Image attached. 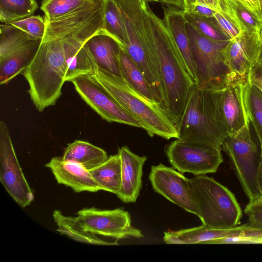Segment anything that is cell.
<instances>
[{"label":"cell","mask_w":262,"mask_h":262,"mask_svg":"<svg viewBox=\"0 0 262 262\" xmlns=\"http://www.w3.org/2000/svg\"><path fill=\"white\" fill-rule=\"evenodd\" d=\"M142 33L160 80L166 103V113L178 126L195 86L181 54L163 18L144 1Z\"/></svg>","instance_id":"6da1fadb"},{"label":"cell","mask_w":262,"mask_h":262,"mask_svg":"<svg viewBox=\"0 0 262 262\" xmlns=\"http://www.w3.org/2000/svg\"><path fill=\"white\" fill-rule=\"evenodd\" d=\"M67 72L62 38L41 41L34 58L23 72L31 99L39 112L55 104L61 95Z\"/></svg>","instance_id":"7a4b0ae2"},{"label":"cell","mask_w":262,"mask_h":262,"mask_svg":"<svg viewBox=\"0 0 262 262\" xmlns=\"http://www.w3.org/2000/svg\"><path fill=\"white\" fill-rule=\"evenodd\" d=\"M177 130L179 140L222 147L228 136L220 118L213 90L195 85Z\"/></svg>","instance_id":"3957f363"},{"label":"cell","mask_w":262,"mask_h":262,"mask_svg":"<svg viewBox=\"0 0 262 262\" xmlns=\"http://www.w3.org/2000/svg\"><path fill=\"white\" fill-rule=\"evenodd\" d=\"M116 100L142 125L150 137L166 139L178 138L176 126L168 116L156 103L135 92L122 78L99 68L92 75Z\"/></svg>","instance_id":"277c9868"},{"label":"cell","mask_w":262,"mask_h":262,"mask_svg":"<svg viewBox=\"0 0 262 262\" xmlns=\"http://www.w3.org/2000/svg\"><path fill=\"white\" fill-rule=\"evenodd\" d=\"M190 180L202 224L212 228L228 229L240 224L242 210L230 190L206 174L195 176Z\"/></svg>","instance_id":"5b68a950"},{"label":"cell","mask_w":262,"mask_h":262,"mask_svg":"<svg viewBox=\"0 0 262 262\" xmlns=\"http://www.w3.org/2000/svg\"><path fill=\"white\" fill-rule=\"evenodd\" d=\"M114 1L125 28L126 41L122 49L142 72L154 96L160 97L163 93L162 84L142 33L144 0Z\"/></svg>","instance_id":"8992f818"},{"label":"cell","mask_w":262,"mask_h":262,"mask_svg":"<svg viewBox=\"0 0 262 262\" xmlns=\"http://www.w3.org/2000/svg\"><path fill=\"white\" fill-rule=\"evenodd\" d=\"M240 184L249 202L260 199L258 173L260 163V148L254 141L250 126L235 135L228 136L222 145Z\"/></svg>","instance_id":"52a82bcc"},{"label":"cell","mask_w":262,"mask_h":262,"mask_svg":"<svg viewBox=\"0 0 262 262\" xmlns=\"http://www.w3.org/2000/svg\"><path fill=\"white\" fill-rule=\"evenodd\" d=\"M186 26L196 70L195 86L208 90L221 89L224 85L228 72L222 53L228 41L213 40L199 33L187 23Z\"/></svg>","instance_id":"ba28073f"},{"label":"cell","mask_w":262,"mask_h":262,"mask_svg":"<svg viewBox=\"0 0 262 262\" xmlns=\"http://www.w3.org/2000/svg\"><path fill=\"white\" fill-rule=\"evenodd\" d=\"M248 76L228 73L225 84L214 91L219 114L228 136L250 126L248 105Z\"/></svg>","instance_id":"9c48e42d"},{"label":"cell","mask_w":262,"mask_h":262,"mask_svg":"<svg viewBox=\"0 0 262 262\" xmlns=\"http://www.w3.org/2000/svg\"><path fill=\"white\" fill-rule=\"evenodd\" d=\"M222 150V147L177 139L167 146L165 152L174 169L199 176L216 172L223 161Z\"/></svg>","instance_id":"30bf717a"},{"label":"cell","mask_w":262,"mask_h":262,"mask_svg":"<svg viewBox=\"0 0 262 262\" xmlns=\"http://www.w3.org/2000/svg\"><path fill=\"white\" fill-rule=\"evenodd\" d=\"M70 82L83 101L103 119L109 122L142 128L141 123L125 110L92 75H80Z\"/></svg>","instance_id":"8fae6325"},{"label":"cell","mask_w":262,"mask_h":262,"mask_svg":"<svg viewBox=\"0 0 262 262\" xmlns=\"http://www.w3.org/2000/svg\"><path fill=\"white\" fill-rule=\"evenodd\" d=\"M76 214L77 221L83 229L100 237L104 236L118 240L143 237L140 230L132 226L130 214L124 209L86 208Z\"/></svg>","instance_id":"7c38bea8"},{"label":"cell","mask_w":262,"mask_h":262,"mask_svg":"<svg viewBox=\"0 0 262 262\" xmlns=\"http://www.w3.org/2000/svg\"><path fill=\"white\" fill-rule=\"evenodd\" d=\"M0 180L10 196L21 207L29 206L34 194L18 161L9 129L0 121Z\"/></svg>","instance_id":"4fadbf2b"},{"label":"cell","mask_w":262,"mask_h":262,"mask_svg":"<svg viewBox=\"0 0 262 262\" xmlns=\"http://www.w3.org/2000/svg\"><path fill=\"white\" fill-rule=\"evenodd\" d=\"M149 179L153 189L186 211L199 216V208L190 179L173 167L152 166Z\"/></svg>","instance_id":"5bb4252c"},{"label":"cell","mask_w":262,"mask_h":262,"mask_svg":"<svg viewBox=\"0 0 262 262\" xmlns=\"http://www.w3.org/2000/svg\"><path fill=\"white\" fill-rule=\"evenodd\" d=\"M260 32L244 31L228 41L222 51L228 73L248 76L262 52Z\"/></svg>","instance_id":"9a60e30c"},{"label":"cell","mask_w":262,"mask_h":262,"mask_svg":"<svg viewBox=\"0 0 262 262\" xmlns=\"http://www.w3.org/2000/svg\"><path fill=\"white\" fill-rule=\"evenodd\" d=\"M118 154L121 160V181L116 195L123 202H135L142 187L143 167L147 157L133 153L126 146L119 148Z\"/></svg>","instance_id":"2e32d148"},{"label":"cell","mask_w":262,"mask_h":262,"mask_svg":"<svg viewBox=\"0 0 262 262\" xmlns=\"http://www.w3.org/2000/svg\"><path fill=\"white\" fill-rule=\"evenodd\" d=\"M162 8L163 19L181 54L187 71L195 85L197 81L196 70L187 33L184 10L165 4L162 6Z\"/></svg>","instance_id":"e0dca14e"},{"label":"cell","mask_w":262,"mask_h":262,"mask_svg":"<svg viewBox=\"0 0 262 262\" xmlns=\"http://www.w3.org/2000/svg\"><path fill=\"white\" fill-rule=\"evenodd\" d=\"M45 166L50 169L58 184L70 187L76 192L100 190L89 171L78 163L55 157Z\"/></svg>","instance_id":"ac0fdd59"},{"label":"cell","mask_w":262,"mask_h":262,"mask_svg":"<svg viewBox=\"0 0 262 262\" xmlns=\"http://www.w3.org/2000/svg\"><path fill=\"white\" fill-rule=\"evenodd\" d=\"M84 46L97 68L122 78L119 55L121 47L103 30L91 37Z\"/></svg>","instance_id":"d6986e66"},{"label":"cell","mask_w":262,"mask_h":262,"mask_svg":"<svg viewBox=\"0 0 262 262\" xmlns=\"http://www.w3.org/2000/svg\"><path fill=\"white\" fill-rule=\"evenodd\" d=\"M248 223L228 228L216 229L201 226L177 231L164 232L163 241L167 244H195L205 243L209 241L228 236H242Z\"/></svg>","instance_id":"ffe728a7"},{"label":"cell","mask_w":262,"mask_h":262,"mask_svg":"<svg viewBox=\"0 0 262 262\" xmlns=\"http://www.w3.org/2000/svg\"><path fill=\"white\" fill-rule=\"evenodd\" d=\"M41 40L26 46L0 59V83L6 84L23 72L34 58Z\"/></svg>","instance_id":"44dd1931"},{"label":"cell","mask_w":262,"mask_h":262,"mask_svg":"<svg viewBox=\"0 0 262 262\" xmlns=\"http://www.w3.org/2000/svg\"><path fill=\"white\" fill-rule=\"evenodd\" d=\"M108 157L102 148L82 140L69 144L62 156L64 160L78 163L88 170L103 163Z\"/></svg>","instance_id":"7402d4cb"},{"label":"cell","mask_w":262,"mask_h":262,"mask_svg":"<svg viewBox=\"0 0 262 262\" xmlns=\"http://www.w3.org/2000/svg\"><path fill=\"white\" fill-rule=\"evenodd\" d=\"M89 171L100 190L118 193L121 181V160L118 154L110 156L103 163Z\"/></svg>","instance_id":"603a6c76"},{"label":"cell","mask_w":262,"mask_h":262,"mask_svg":"<svg viewBox=\"0 0 262 262\" xmlns=\"http://www.w3.org/2000/svg\"><path fill=\"white\" fill-rule=\"evenodd\" d=\"M54 220L57 226V231L61 234L83 243L98 245H118L117 241L110 242L85 231L80 226L76 216L64 215L59 210H55L53 213Z\"/></svg>","instance_id":"cb8c5ba5"},{"label":"cell","mask_w":262,"mask_h":262,"mask_svg":"<svg viewBox=\"0 0 262 262\" xmlns=\"http://www.w3.org/2000/svg\"><path fill=\"white\" fill-rule=\"evenodd\" d=\"M119 61L122 78L137 93L147 100L156 103L152 93L142 72L121 48Z\"/></svg>","instance_id":"d4e9b609"},{"label":"cell","mask_w":262,"mask_h":262,"mask_svg":"<svg viewBox=\"0 0 262 262\" xmlns=\"http://www.w3.org/2000/svg\"><path fill=\"white\" fill-rule=\"evenodd\" d=\"M222 13L242 32L262 30V23L255 18L237 0H221Z\"/></svg>","instance_id":"484cf974"},{"label":"cell","mask_w":262,"mask_h":262,"mask_svg":"<svg viewBox=\"0 0 262 262\" xmlns=\"http://www.w3.org/2000/svg\"><path fill=\"white\" fill-rule=\"evenodd\" d=\"M39 40L10 24L0 26V59Z\"/></svg>","instance_id":"4316f807"},{"label":"cell","mask_w":262,"mask_h":262,"mask_svg":"<svg viewBox=\"0 0 262 262\" xmlns=\"http://www.w3.org/2000/svg\"><path fill=\"white\" fill-rule=\"evenodd\" d=\"M38 8L35 0H0V20L3 24L33 15Z\"/></svg>","instance_id":"83f0119b"},{"label":"cell","mask_w":262,"mask_h":262,"mask_svg":"<svg viewBox=\"0 0 262 262\" xmlns=\"http://www.w3.org/2000/svg\"><path fill=\"white\" fill-rule=\"evenodd\" d=\"M105 33L114 38L123 48L126 34L123 21L119 8L114 0H104L103 7Z\"/></svg>","instance_id":"f1b7e54d"},{"label":"cell","mask_w":262,"mask_h":262,"mask_svg":"<svg viewBox=\"0 0 262 262\" xmlns=\"http://www.w3.org/2000/svg\"><path fill=\"white\" fill-rule=\"evenodd\" d=\"M184 16L187 23L202 35L216 41L227 42L229 40L214 17L200 16L185 10Z\"/></svg>","instance_id":"f546056e"},{"label":"cell","mask_w":262,"mask_h":262,"mask_svg":"<svg viewBox=\"0 0 262 262\" xmlns=\"http://www.w3.org/2000/svg\"><path fill=\"white\" fill-rule=\"evenodd\" d=\"M91 0H42L40 9L45 21H51L66 15Z\"/></svg>","instance_id":"4dcf8cb0"},{"label":"cell","mask_w":262,"mask_h":262,"mask_svg":"<svg viewBox=\"0 0 262 262\" xmlns=\"http://www.w3.org/2000/svg\"><path fill=\"white\" fill-rule=\"evenodd\" d=\"M248 105L250 124L253 127L260 147L262 146V92L250 84L248 90Z\"/></svg>","instance_id":"1f68e13d"},{"label":"cell","mask_w":262,"mask_h":262,"mask_svg":"<svg viewBox=\"0 0 262 262\" xmlns=\"http://www.w3.org/2000/svg\"><path fill=\"white\" fill-rule=\"evenodd\" d=\"M10 24L23 30L34 39L42 40L43 37L46 22L43 17L40 15H32Z\"/></svg>","instance_id":"d6a6232c"},{"label":"cell","mask_w":262,"mask_h":262,"mask_svg":"<svg viewBox=\"0 0 262 262\" xmlns=\"http://www.w3.org/2000/svg\"><path fill=\"white\" fill-rule=\"evenodd\" d=\"M248 217V224L253 227L262 229V202L260 199L249 202L244 209Z\"/></svg>","instance_id":"836d02e7"},{"label":"cell","mask_w":262,"mask_h":262,"mask_svg":"<svg viewBox=\"0 0 262 262\" xmlns=\"http://www.w3.org/2000/svg\"><path fill=\"white\" fill-rule=\"evenodd\" d=\"M214 17L223 32L229 40L237 37L242 32L224 13L215 12Z\"/></svg>","instance_id":"e575fe53"},{"label":"cell","mask_w":262,"mask_h":262,"mask_svg":"<svg viewBox=\"0 0 262 262\" xmlns=\"http://www.w3.org/2000/svg\"><path fill=\"white\" fill-rule=\"evenodd\" d=\"M255 18L262 23V0H237Z\"/></svg>","instance_id":"d590c367"},{"label":"cell","mask_w":262,"mask_h":262,"mask_svg":"<svg viewBox=\"0 0 262 262\" xmlns=\"http://www.w3.org/2000/svg\"><path fill=\"white\" fill-rule=\"evenodd\" d=\"M256 244V242L242 236H233L212 239L205 243V244Z\"/></svg>","instance_id":"8d00e7d4"},{"label":"cell","mask_w":262,"mask_h":262,"mask_svg":"<svg viewBox=\"0 0 262 262\" xmlns=\"http://www.w3.org/2000/svg\"><path fill=\"white\" fill-rule=\"evenodd\" d=\"M185 11L205 17H213L216 12L208 6L200 3L194 4Z\"/></svg>","instance_id":"74e56055"},{"label":"cell","mask_w":262,"mask_h":262,"mask_svg":"<svg viewBox=\"0 0 262 262\" xmlns=\"http://www.w3.org/2000/svg\"><path fill=\"white\" fill-rule=\"evenodd\" d=\"M249 83L262 92V71L256 65L248 76Z\"/></svg>","instance_id":"f35d334b"},{"label":"cell","mask_w":262,"mask_h":262,"mask_svg":"<svg viewBox=\"0 0 262 262\" xmlns=\"http://www.w3.org/2000/svg\"><path fill=\"white\" fill-rule=\"evenodd\" d=\"M203 3L216 12H221L222 11L221 0H185V10L195 3Z\"/></svg>","instance_id":"ab89813d"},{"label":"cell","mask_w":262,"mask_h":262,"mask_svg":"<svg viewBox=\"0 0 262 262\" xmlns=\"http://www.w3.org/2000/svg\"><path fill=\"white\" fill-rule=\"evenodd\" d=\"M162 3L172 5L182 10L185 9V0H162Z\"/></svg>","instance_id":"60d3db41"},{"label":"cell","mask_w":262,"mask_h":262,"mask_svg":"<svg viewBox=\"0 0 262 262\" xmlns=\"http://www.w3.org/2000/svg\"><path fill=\"white\" fill-rule=\"evenodd\" d=\"M260 147V163L258 173V181L259 189L262 194V146Z\"/></svg>","instance_id":"b9f144b4"},{"label":"cell","mask_w":262,"mask_h":262,"mask_svg":"<svg viewBox=\"0 0 262 262\" xmlns=\"http://www.w3.org/2000/svg\"><path fill=\"white\" fill-rule=\"evenodd\" d=\"M256 65L262 71V52L258 60Z\"/></svg>","instance_id":"7bdbcfd3"},{"label":"cell","mask_w":262,"mask_h":262,"mask_svg":"<svg viewBox=\"0 0 262 262\" xmlns=\"http://www.w3.org/2000/svg\"><path fill=\"white\" fill-rule=\"evenodd\" d=\"M147 2L149 1V2H159V3H162V1L161 0H145Z\"/></svg>","instance_id":"ee69618b"},{"label":"cell","mask_w":262,"mask_h":262,"mask_svg":"<svg viewBox=\"0 0 262 262\" xmlns=\"http://www.w3.org/2000/svg\"><path fill=\"white\" fill-rule=\"evenodd\" d=\"M260 37H261V43H262V30L261 31V32H260Z\"/></svg>","instance_id":"f6af8a7d"},{"label":"cell","mask_w":262,"mask_h":262,"mask_svg":"<svg viewBox=\"0 0 262 262\" xmlns=\"http://www.w3.org/2000/svg\"><path fill=\"white\" fill-rule=\"evenodd\" d=\"M260 200H261V201L262 202V196L261 197V198L260 199Z\"/></svg>","instance_id":"bcb514c9"}]
</instances>
